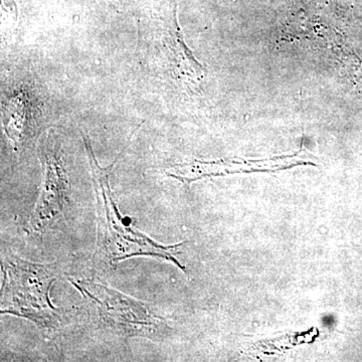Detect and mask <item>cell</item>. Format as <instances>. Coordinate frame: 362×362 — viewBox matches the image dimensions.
<instances>
[{"label":"cell","instance_id":"2","mask_svg":"<svg viewBox=\"0 0 362 362\" xmlns=\"http://www.w3.org/2000/svg\"><path fill=\"white\" fill-rule=\"evenodd\" d=\"M1 313L28 319L47 329L58 327L62 314L52 304L49 291L58 279V264H35L16 256L2 262Z\"/></svg>","mask_w":362,"mask_h":362},{"label":"cell","instance_id":"6","mask_svg":"<svg viewBox=\"0 0 362 362\" xmlns=\"http://www.w3.org/2000/svg\"><path fill=\"white\" fill-rule=\"evenodd\" d=\"M26 101L21 96L16 99L11 98L8 105L4 110V126L6 135L13 143L14 148L20 149L25 142L26 134H28V118L26 115Z\"/></svg>","mask_w":362,"mask_h":362},{"label":"cell","instance_id":"5","mask_svg":"<svg viewBox=\"0 0 362 362\" xmlns=\"http://www.w3.org/2000/svg\"><path fill=\"white\" fill-rule=\"evenodd\" d=\"M168 45L171 58L173 59L176 68L181 74L194 80H197L204 76V66L195 59L192 51L188 49L175 18H173L169 30Z\"/></svg>","mask_w":362,"mask_h":362},{"label":"cell","instance_id":"3","mask_svg":"<svg viewBox=\"0 0 362 362\" xmlns=\"http://www.w3.org/2000/svg\"><path fill=\"white\" fill-rule=\"evenodd\" d=\"M68 279L95 311L101 325L110 332L150 340H158L165 334L168 323L150 305L101 283Z\"/></svg>","mask_w":362,"mask_h":362},{"label":"cell","instance_id":"7","mask_svg":"<svg viewBox=\"0 0 362 362\" xmlns=\"http://www.w3.org/2000/svg\"><path fill=\"white\" fill-rule=\"evenodd\" d=\"M333 44V49L337 52L338 59L344 66L345 70L349 74L350 80L356 86L359 92L362 93V62L357 58L354 52L350 51L344 44L335 39Z\"/></svg>","mask_w":362,"mask_h":362},{"label":"cell","instance_id":"4","mask_svg":"<svg viewBox=\"0 0 362 362\" xmlns=\"http://www.w3.org/2000/svg\"><path fill=\"white\" fill-rule=\"evenodd\" d=\"M40 160L44 168L39 199L30 218L33 232L42 233L61 218L69 204L70 181L56 140L49 133L40 144Z\"/></svg>","mask_w":362,"mask_h":362},{"label":"cell","instance_id":"1","mask_svg":"<svg viewBox=\"0 0 362 362\" xmlns=\"http://www.w3.org/2000/svg\"><path fill=\"white\" fill-rule=\"evenodd\" d=\"M93 185L97 201V250L96 258L100 263L116 265L119 262L138 256L154 257L171 262L181 271L187 273L185 267L176 259L180 246L185 243L163 246L136 230L133 221L123 216L116 204L112 192L111 173L117 160L108 168H102L95 156L94 150L88 136L82 134Z\"/></svg>","mask_w":362,"mask_h":362}]
</instances>
